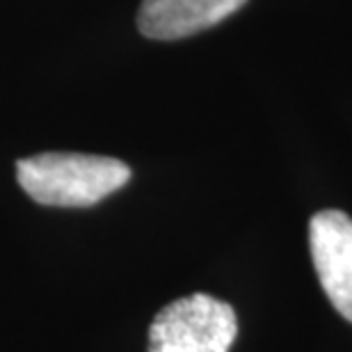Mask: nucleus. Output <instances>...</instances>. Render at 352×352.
<instances>
[{
    "label": "nucleus",
    "instance_id": "f257e3e1",
    "mask_svg": "<svg viewBox=\"0 0 352 352\" xmlns=\"http://www.w3.org/2000/svg\"><path fill=\"white\" fill-rule=\"evenodd\" d=\"M21 188L44 206L85 208L117 192L131 179V167L117 158L51 151L16 163Z\"/></svg>",
    "mask_w": 352,
    "mask_h": 352
},
{
    "label": "nucleus",
    "instance_id": "f03ea898",
    "mask_svg": "<svg viewBox=\"0 0 352 352\" xmlns=\"http://www.w3.org/2000/svg\"><path fill=\"white\" fill-rule=\"evenodd\" d=\"M238 336L236 311L206 293L160 309L149 327V352H229Z\"/></svg>",
    "mask_w": 352,
    "mask_h": 352
},
{
    "label": "nucleus",
    "instance_id": "7ed1b4c3",
    "mask_svg": "<svg viewBox=\"0 0 352 352\" xmlns=\"http://www.w3.org/2000/svg\"><path fill=\"white\" fill-rule=\"evenodd\" d=\"M309 248L327 300L352 322V217L320 210L309 222Z\"/></svg>",
    "mask_w": 352,
    "mask_h": 352
},
{
    "label": "nucleus",
    "instance_id": "20e7f679",
    "mask_svg": "<svg viewBox=\"0 0 352 352\" xmlns=\"http://www.w3.org/2000/svg\"><path fill=\"white\" fill-rule=\"evenodd\" d=\"M245 3L248 0H142L138 30L158 41L186 39L222 23Z\"/></svg>",
    "mask_w": 352,
    "mask_h": 352
}]
</instances>
